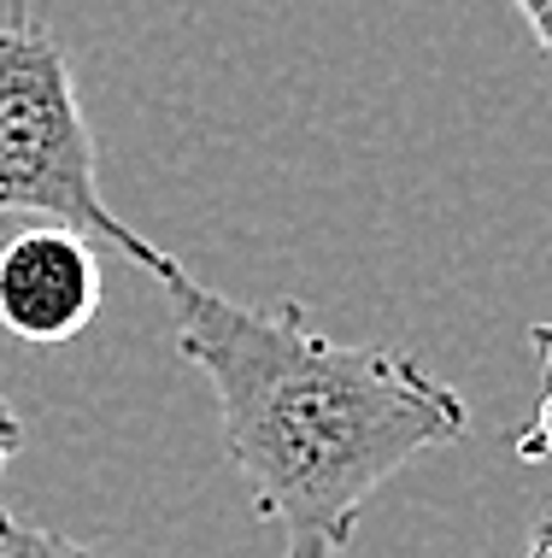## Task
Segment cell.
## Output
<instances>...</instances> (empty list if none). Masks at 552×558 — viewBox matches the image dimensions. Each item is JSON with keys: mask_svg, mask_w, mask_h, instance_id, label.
I'll return each mask as SVG.
<instances>
[{"mask_svg": "<svg viewBox=\"0 0 552 558\" xmlns=\"http://www.w3.org/2000/svg\"><path fill=\"white\" fill-rule=\"evenodd\" d=\"M7 213L48 218L59 230L107 241L142 270H154L159 282L183 270L165 247L136 235L100 201L95 130L83 118L77 83H71V59L24 0L0 24V218Z\"/></svg>", "mask_w": 552, "mask_h": 558, "instance_id": "obj_2", "label": "cell"}, {"mask_svg": "<svg viewBox=\"0 0 552 558\" xmlns=\"http://www.w3.org/2000/svg\"><path fill=\"white\" fill-rule=\"evenodd\" d=\"M529 558H552V506L535 518V530H529Z\"/></svg>", "mask_w": 552, "mask_h": 558, "instance_id": "obj_8", "label": "cell"}, {"mask_svg": "<svg viewBox=\"0 0 552 558\" xmlns=\"http://www.w3.org/2000/svg\"><path fill=\"white\" fill-rule=\"evenodd\" d=\"M176 353L212 383L223 447L282 558H347L359 511L417 452L470 429L465 395L394 347H347L306 306H235L188 270L165 277Z\"/></svg>", "mask_w": 552, "mask_h": 558, "instance_id": "obj_1", "label": "cell"}, {"mask_svg": "<svg viewBox=\"0 0 552 558\" xmlns=\"http://www.w3.org/2000/svg\"><path fill=\"white\" fill-rule=\"evenodd\" d=\"M0 558H107L95 547H83V541L48 530V523H29V518H12L7 506H0Z\"/></svg>", "mask_w": 552, "mask_h": 558, "instance_id": "obj_4", "label": "cell"}, {"mask_svg": "<svg viewBox=\"0 0 552 558\" xmlns=\"http://www.w3.org/2000/svg\"><path fill=\"white\" fill-rule=\"evenodd\" d=\"M24 452V417L12 412V400H7V388H0V471H7L12 459Z\"/></svg>", "mask_w": 552, "mask_h": 558, "instance_id": "obj_6", "label": "cell"}, {"mask_svg": "<svg viewBox=\"0 0 552 558\" xmlns=\"http://www.w3.org/2000/svg\"><path fill=\"white\" fill-rule=\"evenodd\" d=\"M517 12H524V24H529V36L541 41V53L552 59V0H512Z\"/></svg>", "mask_w": 552, "mask_h": 558, "instance_id": "obj_7", "label": "cell"}, {"mask_svg": "<svg viewBox=\"0 0 552 558\" xmlns=\"http://www.w3.org/2000/svg\"><path fill=\"white\" fill-rule=\"evenodd\" d=\"M529 341H535V353H541V365H547V388H541V400H535L529 424L512 435V452L524 464H547L552 459V324H535Z\"/></svg>", "mask_w": 552, "mask_h": 558, "instance_id": "obj_5", "label": "cell"}, {"mask_svg": "<svg viewBox=\"0 0 552 558\" xmlns=\"http://www.w3.org/2000/svg\"><path fill=\"white\" fill-rule=\"evenodd\" d=\"M100 312V259L88 235L36 223L0 247V324L7 336L59 347L77 341Z\"/></svg>", "mask_w": 552, "mask_h": 558, "instance_id": "obj_3", "label": "cell"}]
</instances>
